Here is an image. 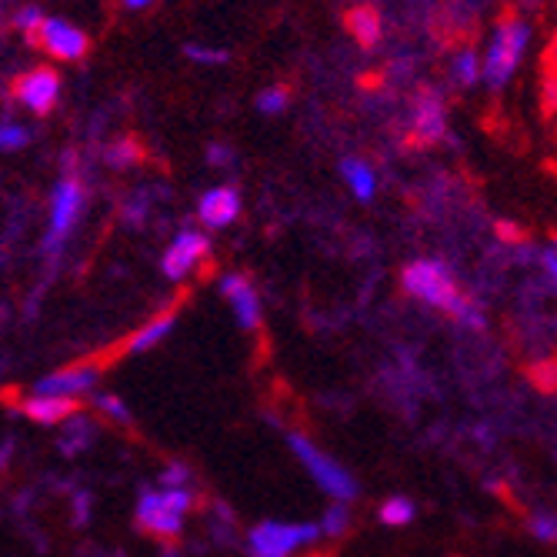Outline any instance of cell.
I'll return each instance as SVG.
<instances>
[{
	"mask_svg": "<svg viewBox=\"0 0 557 557\" xmlns=\"http://www.w3.org/2000/svg\"><path fill=\"white\" fill-rule=\"evenodd\" d=\"M400 284L411 297H418L428 308L441 311V314H450L454 321L461 324H471V327H481V308L461 290V284L454 281V274L441 264V261H411L400 274Z\"/></svg>",
	"mask_w": 557,
	"mask_h": 557,
	"instance_id": "cell-1",
	"label": "cell"
},
{
	"mask_svg": "<svg viewBox=\"0 0 557 557\" xmlns=\"http://www.w3.org/2000/svg\"><path fill=\"white\" fill-rule=\"evenodd\" d=\"M528 44H531V27L521 17L500 21L484 47V84L494 90L508 84L528 54Z\"/></svg>",
	"mask_w": 557,
	"mask_h": 557,
	"instance_id": "cell-2",
	"label": "cell"
},
{
	"mask_svg": "<svg viewBox=\"0 0 557 557\" xmlns=\"http://www.w3.org/2000/svg\"><path fill=\"white\" fill-rule=\"evenodd\" d=\"M87 205V194L77 174H64L54 190H50V205H47V234H44V250L47 255H58V250L67 244V237L74 234V227L81 224Z\"/></svg>",
	"mask_w": 557,
	"mask_h": 557,
	"instance_id": "cell-3",
	"label": "cell"
},
{
	"mask_svg": "<svg viewBox=\"0 0 557 557\" xmlns=\"http://www.w3.org/2000/svg\"><path fill=\"white\" fill-rule=\"evenodd\" d=\"M190 491L168 487V491H147L137 500V521L158 537H177L184 531V515L190 511Z\"/></svg>",
	"mask_w": 557,
	"mask_h": 557,
	"instance_id": "cell-4",
	"label": "cell"
},
{
	"mask_svg": "<svg viewBox=\"0 0 557 557\" xmlns=\"http://www.w3.org/2000/svg\"><path fill=\"white\" fill-rule=\"evenodd\" d=\"M287 444L297 454V461L304 465V471L318 481L321 491H327L334 500H344V504L358 497V481H354L337 461H331L314 441H308L304 434H287Z\"/></svg>",
	"mask_w": 557,
	"mask_h": 557,
	"instance_id": "cell-5",
	"label": "cell"
},
{
	"mask_svg": "<svg viewBox=\"0 0 557 557\" xmlns=\"http://www.w3.org/2000/svg\"><path fill=\"white\" fill-rule=\"evenodd\" d=\"M321 524H284V521H264L250 531L247 544L255 557H290L294 550L308 547L321 537Z\"/></svg>",
	"mask_w": 557,
	"mask_h": 557,
	"instance_id": "cell-6",
	"label": "cell"
},
{
	"mask_svg": "<svg viewBox=\"0 0 557 557\" xmlns=\"http://www.w3.org/2000/svg\"><path fill=\"white\" fill-rule=\"evenodd\" d=\"M11 97H14V104L27 114H50L58 108V100H61V74L54 67H30L24 71L14 87H11Z\"/></svg>",
	"mask_w": 557,
	"mask_h": 557,
	"instance_id": "cell-7",
	"label": "cell"
},
{
	"mask_svg": "<svg viewBox=\"0 0 557 557\" xmlns=\"http://www.w3.org/2000/svg\"><path fill=\"white\" fill-rule=\"evenodd\" d=\"M208 255H211V240H208V234H205V231H194V227H184V231L174 234V240L168 244L164 258H161V271H164L168 281L181 284V281H187V277L200 268V261H205Z\"/></svg>",
	"mask_w": 557,
	"mask_h": 557,
	"instance_id": "cell-8",
	"label": "cell"
},
{
	"mask_svg": "<svg viewBox=\"0 0 557 557\" xmlns=\"http://www.w3.org/2000/svg\"><path fill=\"white\" fill-rule=\"evenodd\" d=\"M34 44L44 50V54H47L50 61H64V64L84 61L87 47H90L87 34H84L77 24L64 21V17H47L44 27L37 30Z\"/></svg>",
	"mask_w": 557,
	"mask_h": 557,
	"instance_id": "cell-9",
	"label": "cell"
},
{
	"mask_svg": "<svg viewBox=\"0 0 557 557\" xmlns=\"http://www.w3.org/2000/svg\"><path fill=\"white\" fill-rule=\"evenodd\" d=\"M408 131H411V140L421 147L437 144L447 134V114H444V100L437 90H421L414 97V108L408 114Z\"/></svg>",
	"mask_w": 557,
	"mask_h": 557,
	"instance_id": "cell-10",
	"label": "cell"
},
{
	"mask_svg": "<svg viewBox=\"0 0 557 557\" xmlns=\"http://www.w3.org/2000/svg\"><path fill=\"white\" fill-rule=\"evenodd\" d=\"M197 218L208 231H224L240 218V190L234 184H218L200 194L197 200Z\"/></svg>",
	"mask_w": 557,
	"mask_h": 557,
	"instance_id": "cell-11",
	"label": "cell"
},
{
	"mask_svg": "<svg viewBox=\"0 0 557 557\" xmlns=\"http://www.w3.org/2000/svg\"><path fill=\"white\" fill-rule=\"evenodd\" d=\"M221 294L224 300L231 304L234 311V321L247 331H258L261 327V294L255 290V284H250L244 274H224L221 277Z\"/></svg>",
	"mask_w": 557,
	"mask_h": 557,
	"instance_id": "cell-12",
	"label": "cell"
},
{
	"mask_svg": "<svg viewBox=\"0 0 557 557\" xmlns=\"http://www.w3.org/2000/svg\"><path fill=\"white\" fill-rule=\"evenodd\" d=\"M97 387V368L94 364H74V368H61L54 374H47L37 381V394H58V397H84L94 394Z\"/></svg>",
	"mask_w": 557,
	"mask_h": 557,
	"instance_id": "cell-13",
	"label": "cell"
},
{
	"mask_svg": "<svg viewBox=\"0 0 557 557\" xmlns=\"http://www.w3.org/2000/svg\"><path fill=\"white\" fill-rule=\"evenodd\" d=\"M21 414L40 428H58L64 421H71L77 414V400L74 397H58V394H30L21 404Z\"/></svg>",
	"mask_w": 557,
	"mask_h": 557,
	"instance_id": "cell-14",
	"label": "cell"
},
{
	"mask_svg": "<svg viewBox=\"0 0 557 557\" xmlns=\"http://www.w3.org/2000/svg\"><path fill=\"white\" fill-rule=\"evenodd\" d=\"M341 181L350 190V197L361 200V205H371L374 194H377V171L364 158H347V161H341Z\"/></svg>",
	"mask_w": 557,
	"mask_h": 557,
	"instance_id": "cell-15",
	"label": "cell"
},
{
	"mask_svg": "<svg viewBox=\"0 0 557 557\" xmlns=\"http://www.w3.org/2000/svg\"><path fill=\"white\" fill-rule=\"evenodd\" d=\"M347 30L361 47H377L384 37V24L374 8H354L347 11Z\"/></svg>",
	"mask_w": 557,
	"mask_h": 557,
	"instance_id": "cell-16",
	"label": "cell"
},
{
	"mask_svg": "<svg viewBox=\"0 0 557 557\" xmlns=\"http://www.w3.org/2000/svg\"><path fill=\"white\" fill-rule=\"evenodd\" d=\"M450 77L461 87H474L484 81V54H478L474 47H461L458 54L450 58Z\"/></svg>",
	"mask_w": 557,
	"mask_h": 557,
	"instance_id": "cell-17",
	"label": "cell"
},
{
	"mask_svg": "<svg viewBox=\"0 0 557 557\" xmlns=\"http://www.w3.org/2000/svg\"><path fill=\"white\" fill-rule=\"evenodd\" d=\"M171 331H174V314H161V318H154V321H147V324L131 337L127 350H131V354H144V350H150V347H158Z\"/></svg>",
	"mask_w": 557,
	"mask_h": 557,
	"instance_id": "cell-18",
	"label": "cell"
},
{
	"mask_svg": "<svg viewBox=\"0 0 557 557\" xmlns=\"http://www.w3.org/2000/svg\"><path fill=\"white\" fill-rule=\"evenodd\" d=\"M104 161H108L111 168H117V171H124V168H134V164L140 161V147H137V140H131V137H121V140L108 144V150H104Z\"/></svg>",
	"mask_w": 557,
	"mask_h": 557,
	"instance_id": "cell-19",
	"label": "cell"
},
{
	"mask_svg": "<svg viewBox=\"0 0 557 557\" xmlns=\"http://www.w3.org/2000/svg\"><path fill=\"white\" fill-rule=\"evenodd\" d=\"M381 521L387 528H404V524H411L414 521V504L408 497H387L381 504Z\"/></svg>",
	"mask_w": 557,
	"mask_h": 557,
	"instance_id": "cell-20",
	"label": "cell"
},
{
	"mask_svg": "<svg viewBox=\"0 0 557 557\" xmlns=\"http://www.w3.org/2000/svg\"><path fill=\"white\" fill-rule=\"evenodd\" d=\"M287 104H290V90H287L284 84H271V87H264V90L258 94V111L268 114V117L284 114Z\"/></svg>",
	"mask_w": 557,
	"mask_h": 557,
	"instance_id": "cell-21",
	"label": "cell"
},
{
	"mask_svg": "<svg viewBox=\"0 0 557 557\" xmlns=\"http://www.w3.org/2000/svg\"><path fill=\"white\" fill-rule=\"evenodd\" d=\"M44 21H47V14H44V8H37V4H21V8L14 11V30L24 34L30 44H34L37 30L44 27Z\"/></svg>",
	"mask_w": 557,
	"mask_h": 557,
	"instance_id": "cell-22",
	"label": "cell"
},
{
	"mask_svg": "<svg viewBox=\"0 0 557 557\" xmlns=\"http://www.w3.org/2000/svg\"><path fill=\"white\" fill-rule=\"evenodd\" d=\"M184 54L194 61V64H200V67H224L227 61H231V54L224 47H208V44H187L184 47Z\"/></svg>",
	"mask_w": 557,
	"mask_h": 557,
	"instance_id": "cell-23",
	"label": "cell"
},
{
	"mask_svg": "<svg viewBox=\"0 0 557 557\" xmlns=\"http://www.w3.org/2000/svg\"><path fill=\"white\" fill-rule=\"evenodd\" d=\"M27 144H30V127L27 124H21V121H4V124H0V150L14 154V150H21Z\"/></svg>",
	"mask_w": 557,
	"mask_h": 557,
	"instance_id": "cell-24",
	"label": "cell"
},
{
	"mask_svg": "<svg viewBox=\"0 0 557 557\" xmlns=\"http://www.w3.org/2000/svg\"><path fill=\"white\" fill-rule=\"evenodd\" d=\"M94 408L104 414L108 421L114 424H127L131 421V411H127V404L114 394H94Z\"/></svg>",
	"mask_w": 557,
	"mask_h": 557,
	"instance_id": "cell-25",
	"label": "cell"
},
{
	"mask_svg": "<svg viewBox=\"0 0 557 557\" xmlns=\"http://www.w3.org/2000/svg\"><path fill=\"white\" fill-rule=\"evenodd\" d=\"M347 524H350V515H347V508H344V500H337L334 508L324 515V521H321V531H324L327 537H341V534L347 531Z\"/></svg>",
	"mask_w": 557,
	"mask_h": 557,
	"instance_id": "cell-26",
	"label": "cell"
},
{
	"mask_svg": "<svg viewBox=\"0 0 557 557\" xmlns=\"http://www.w3.org/2000/svg\"><path fill=\"white\" fill-rule=\"evenodd\" d=\"M541 271H544V277L550 281V287H554V294H557V244L541 250Z\"/></svg>",
	"mask_w": 557,
	"mask_h": 557,
	"instance_id": "cell-27",
	"label": "cell"
},
{
	"mask_svg": "<svg viewBox=\"0 0 557 557\" xmlns=\"http://www.w3.org/2000/svg\"><path fill=\"white\" fill-rule=\"evenodd\" d=\"M531 531H534L541 541H557V518L534 515V518H531Z\"/></svg>",
	"mask_w": 557,
	"mask_h": 557,
	"instance_id": "cell-28",
	"label": "cell"
},
{
	"mask_svg": "<svg viewBox=\"0 0 557 557\" xmlns=\"http://www.w3.org/2000/svg\"><path fill=\"white\" fill-rule=\"evenodd\" d=\"M208 158H211L214 168H227V164L234 161V150L224 147V144H211V147H208Z\"/></svg>",
	"mask_w": 557,
	"mask_h": 557,
	"instance_id": "cell-29",
	"label": "cell"
},
{
	"mask_svg": "<svg viewBox=\"0 0 557 557\" xmlns=\"http://www.w3.org/2000/svg\"><path fill=\"white\" fill-rule=\"evenodd\" d=\"M544 108L557 114V74H550V71L544 77Z\"/></svg>",
	"mask_w": 557,
	"mask_h": 557,
	"instance_id": "cell-30",
	"label": "cell"
},
{
	"mask_svg": "<svg viewBox=\"0 0 557 557\" xmlns=\"http://www.w3.org/2000/svg\"><path fill=\"white\" fill-rule=\"evenodd\" d=\"M544 64H547L550 74H557V34L550 37V44H547V50H544Z\"/></svg>",
	"mask_w": 557,
	"mask_h": 557,
	"instance_id": "cell-31",
	"label": "cell"
},
{
	"mask_svg": "<svg viewBox=\"0 0 557 557\" xmlns=\"http://www.w3.org/2000/svg\"><path fill=\"white\" fill-rule=\"evenodd\" d=\"M184 478H187V471H184V468H171L161 481H164L168 487H184Z\"/></svg>",
	"mask_w": 557,
	"mask_h": 557,
	"instance_id": "cell-32",
	"label": "cell"
},
{
	"mask_svg": "<svg viewBox=\"0 0 557 557\" xmlns=\"http://www.w3.org/2000/svg\"><path fill=\"white\" fill-rule=\"evenodd\" d=\"M158 0H124V8L127 11H147V8H154Z\"/></svg>",
	"mask_w": 557,
	"mask_h": 557,
	"instance_id": "cell-33",
	"label": "cell"
}]
</instances>
